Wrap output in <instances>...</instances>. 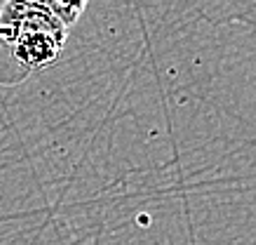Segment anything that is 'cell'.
<instances>
[{
	"instance_id": "2",
	"label": "cell",
	"mask_w": 256,
	"mask_h": 245,
	"mask_svg": "<svg viewBox=\"0 0 256 245\" xmlns=\"http://www.w3.org/2000/svg\"><path fill=\"white\" fill-rule=\"evenodd\" d=\"M50 8H52V12L56 15V19H59V22L68 29V26L78 19L76 15H80V12L85 10V5H56V3H52Z\"/></svg>"
},
{
	"instance_id": "1",
	"label": "cell",
	"mask_w": 256,
	"mask_h": 245,
	"mask_svg": "<svg viewBox=\"0 0 256 245\" xmlns=\"http://www.w3.org/2000/svg\"><path fill=\"white\" fill-rule=\"evenodd\" d=\"M0 33L14 43V57L28 71L54 62L66 26L42 3H10L0 12Z\"/></svg>"
}]
</instances>
